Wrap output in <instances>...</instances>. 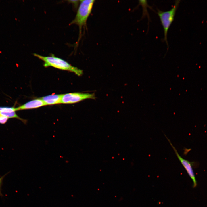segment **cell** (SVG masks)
<instances>
[{"label": "cell", "mask_w": 207, "mask_h": 207, "mask_svg": "<svg viewBox=\"0 0 207 207\" xmlns=\"http://www.w3.org/2000/svg\"><path fill=\"white\" fill-rule=\"evenodd\" d=\"M33 55L44 62L43 65L45 67L51 66L60 70L70 71L78 76H80L83 74V71L81 69L72 66L65 60L53 55L50 56H45L34 53Z\"/></svg>", "instance_id": "obj_1"}, {"label": "cell", "mask_w": 207, "mask_h": 207, "mask_svg": "<svg viewBox=\"0 0 207 207\" xmlns=\"http://www.w3.org/2000/svg\"><path fill=\"white\" fill-rule=\"evenodd\" d=\"M95 0H80V4L74 19L70 24H75L79 27L80 33L83 27L86 25L87 21L91 14Z\"/></svg>", "instance_id": "obj_2"}, {"label": "cell", "mask_w": 207, "mask_h": 207, "mask_svg": "<svg viewBox=\"0 0 207 207\" xmlns=\"http://www.w3.org/2000/svg\"><path fill=\"white\" fill-rule=\"evenodd\" d=\"M179 2V0L176 1L172 9L167 11L163 12L157 9V14L160 18L164 30V40L167 46L168 49L169 47L167 38L168 32L169 29L174 20Z\"/></svg>", "instance_id": "obj_3"}, {"label": "cell", "mask_w": 207, "mask_h": 207, "mask_svg": "<svg viewBox=\"0 0 207 207\" xmlns=\"http://www.w3.org/2000/svg\"><path fill=\"white\" fill-rule=\"evenodd\" d=\"M95 94L93 93L79 92L69 93L62 94L61 103L72 104L87 99H95Z\"/></svg>", "instance_id": "obj_4"}, {"label": "cell", "mask_w": 207, "mask_h": 207, "mask_svg": "<svg viewBox=\"0 0 207 207\" xmlns=\"http://www.w3.org/2000/svg\"><path fill=\"white\" fill-rule=\"evenodd\" d=\"M168 140L173 149L178 159L183 167L186 170L188 175L191 178L193 183V186L195 187L197 185V181L195 174L192 167V163L189 161L182 157L179 154L176 149L173 145L170 140L165 135Z\"/></svg>", "instance_id": "obj_5"}, {"label": "cell", "mask_w": 207, "mask_h": 207, "mask_svg": "<svg viewBox=\"0 0 207 207\" xmlns=\"http://www.w3.org/2000/svg\"><path fill=\"white\" fill-rule=\"evenodd\" d=\"M45 106L41 99H36L28 101L24 104L16 108V111L36 108Z\"/></svg>", "instance_id": "obj_6"}, {"label": "cell", "mask_w": 207, "mask_h": 207, "mask_svg": "<svg viewBox=\"0 0 207 207\" xmlns=\"http://www.w3.org/2000/svg\"><path fill=\"white\" fill-rule=\"evenodd\" d=\"M62 94H54L43 97L40 98L45 106L61 103Z\"/></svg>", "instance_id": "obj_7"}, {"label": "cell", "mask_w": 207, "mask_h": 207, "mask_svg": "<svg viewBox=\"0 0 207 207\" xmlns=\"http://www.w3.org/2000/svg\"><path fill=\"white\" fill-rule=\"evenodd\" d=\"M0 116H4L8 118H17L21 120L25 123L26 122V120L21 118L19 117L16 113L15 112H0Z\"/></svg>", "instance_id": "obj_8"}, {"label": "cell", "mask_w": 207, "mask_h": 207, "mask_svg": "<svg viewBox=\"0 0 207 207\" xmlns=\"http://www.w3.org/2000/svg\"><path fill=\"white\" fill-rule=\"evenodd\" d=\"M16 111V108L14 107H0V112H12Z\"/></svg>", "instance_id": "obj_9"}, {"label": "cell", "mask_w": 207, "mask_h": 207, "mask_svg": "<svg viewBox=\"0 0 207 207\" xmlns=\"http://www.w3.org/2000/svg\"><path fill=\"white\" fill-rule=\"evenodd\" d=\"M8 118L3 116H0V123L4 124L7 121Z\"/></svg>", "instance_id": "obj_10"}, {"label": "cell", "mask_w": 207, "mask_h": 207, "mask_svg": "<svg viewBox=\"0 0 207 207\" xmlns=\"http://www.w3.org/2000/svg\"><path fill=\"white\" fill-rule=\"evenodd\" d=\"M68 1L69 2L74 4V6L76 7H77L79 3L80 2V0H70Z\"/></svg>", "instance_id": "obj_11"}, {"label": "cell", "mask_w": 207, "mask_h": 207, "mask_svg": "<svg viewBox=\"0 0 207 207\" xmlns=\"http://www.w3.org/2000/svg\"><path fill=\"white\" fill-rule=\"evenodd\" d=\"M4 176H4L3 177H2L0 178V196H2V195L1 193V186L2 184V181L4 177Z\"/></svg>", "instance_id": "obj_12"}]
</instances>
